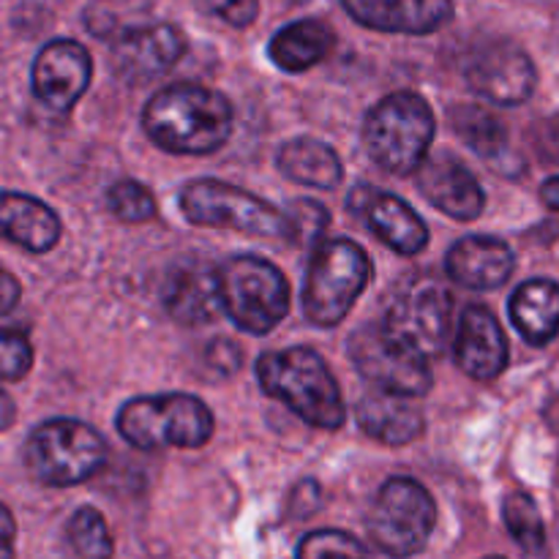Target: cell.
Instances as JSON below:
<instances>
[{
    "label": "cell",
    "mask_w": 559,
    "mask_h": 559,
    "mask_svg": "<svg viewBox=\"0 0 559 559\" xmlns=\"http://www.w3.org/2000/svg\"><path fill=\"white\" fill-rule=\"evenodd\" d=\"M164 309L180 325H205L222 314L216 267L200 260H186L169 271L164 282Z\"/></svg>",
    "instance_id": "obj_20"
},
{
    "label": "cell",
    "mask_w": 559,
    "mask_h": 559,
    "mask_svg": "<svg viewBox=\"0 0 559 559\" xmlns=\"http://www.w3.org/2000/svg\"><path fill=\"white\" fill-rule=\"evenodd\" d=\"M33 347L25 328L0 320V380L16 382L31 371Z\"/></svg>",
    "instance_id": "obj_32"
},
{
    "label": "cell",
    "mask_w": 559,
    "mask_h": 559,
    "mask_svg": "<svg viewBox=\"0 0 559 559\" xmlns=\"http://www.w3.org/2000/svg\"><path fill=\"white\" fill-rule=\"evenodd\" d=\"M14 538L16 524L9 508L0 502V559H14Z\"/></svg>",
    "instance_id": "obj_36"
},
{
    "label": "cell",
    "mask_w": 559,
    "mask_h": 559,
    "mask_svg": "<svg viewBox=\"0 0 559 559\" xmlns=\"http://www.w3.org/2000/svg\"><path fill=\"white\" fill-rule=\"evenodd\" d=\"M298 559H371L366 546L342 530L309 533L298 544Z\"/></svg>",
    "instance_id": "obj_30"
},
{
    "label": "cell",
    "mask_w": 559,
    "mask_h": 559,
    "mask_svg": "<svg viewBox=\"0 0 559 559\" xmlns=\"http://www.w3.org/2000/svg\"><path fill=\"white\" fill-rule=\"evenodd\" d=\"M107 453V442L93 426L71 418L47 420L25 442L31 475L55 489L85 484L104 467Z\"/></svg>",
    "instance_id": "obj_7"
},
{
    "label": "cell",
    "mask_w": 559,
    "mask_h": 559,
    "mask_svg": "<svg viewBox=\"0 0 559 559\" xmlns=\"http://www.w3.org/2000/svg\"><path fill=\"white\" fill-rule=\"evenodd\" d=\"M486 559H506V557H486Z\"/></svg>",
    "instance_id": "obj_38"
},
{
    "label": "cell",
    "mask_w": 559,
    "mask_h": 559,
    "mask_svg": "<svg viewBox=\"0 0 559 559\" xmlns=\"http://www.w3.org/2000/svg\"><path fill=\"white\" fill-rule=\"evenodd\" d=\"M451 123L464 145L473 147L478 156L495 162L508 153V129L491 109L480 104H459L451 109Z\"/></svg>",
    "instance_id": "obj_26"
},
{
    "label": "cell",
    "mask_w": 559,
    "mask_h": 559,
    "mask_svg": "<svg viewBox=\"0 0 559 559\" xmlns=\"http://www.w3.org/2000/svg\"><path fill=\"white\" fill-rule=\"evenodd\" d=\"M336 47V33L322 20H298L276 33L267 44V55L273 63L289 74H304V71L320 66Z\"/></svg>",
    "instance_id": "obj_23"
},
{
    "label": "cell",
    "mask_w": 559,
    "mask_h": 559,
    "mask_svg": "<svg viewBox=\"0 0 559 559\" xmlns=\"http://www.w3.org/2000/svg\"><path fill=\"white\" fill-rule=\"evenodd\" d=\"M453 360L467 377L491 382L508 366V338L500 320L486 306H467L459 320Z\"/></svg>",
    "instance_id": "obj_17"
},
{
    "label": "cell",
    "mask_w": 559,
    "mask_h": 559,
    "mask_svg": "<svg viewBox=\"0 0 559 559\" xmlns=\"http://www.w3.org/2000/svg\"><path fill=\"white\" fill-rule=\"evenodd\" d=\"M415 178H418L420 194L445 216L456 218V222H473L484 213L486 194L478 178L451 153L426 156Z\"/></svg>",
    "instance_id": "obj_16"
},
{
    "label": "cell",
    "mask_w": 559,
    "mask_h": 559,
    "mask_svg": "<svg viewBox=\"0 0 559 559\" xmlns=\"http://www.w3.org/2000/svg\"><path fill=\"white\" fill-rule=\"evenodd\" d=\"M347 207L382 243L402 257H415L429 246V227L402 197L360 183L347 194Z\"/></svg>",
    "instance_id": "obj_13"
},
{
    "label": "cell",
    "mask_w": 559,
    "mask_h": 559,
    "mask_svg": "<svg viewBox=\"0 0 559 559\" xmlns=\"http://www.w3.org/2000/svg\"><path fill=\"white\" fill-rule=\"evenodd\" d=\"M508 314L524 342L544 347L559 333V284L549 278H530L513 293Z\"/></svg>",
    "instance_id": "obj_24"
},
{
    "label": "cell",
    "mask_w": 559,
    "mask_h": 559,
    "mask_svg": "<svg viewBox=\"0 0 559 559\" xmlns=\"http://www.w3.org/2000/svg\"><path fill=\"white\" fill-rule=\"evenodd\" d=\"M200 5L233 27H249L260 11V0H200Z\"/></svg>",
    "instance_id": "obj_34"
},
{
    "label": "cell",
    "mask_w": 559,
    "mask_h": 559,
    "mask_svg": "<svg viewBox=\"0 0 559 559\" xmlns=\"http://www.w3.org/2000/svg\"><path fill=\"white\" fill-rule=\"evenodd\" d=\"M467 82L486 102L519 107L535 93L538 71L522 47L513 41H491L469 60Z\"/></svg>",
    "instance_id": "obj_12"
},
{
    "label": "cell",
    "mask_w": 559,
    "mask_h": 559,
    "mask_svg": "<svg viewBox=\"0 0 559 559\" xmlns=\"http://www.w3.org/2000/svg\"><path fill=\"white\" fill-rule=\"evenodd\" d=\"M287 216V240L293 246H306L311 240H320V235L328 227V211L314 200H295L284 211Z\"/></svg>",
    "instance_id": "obj_33"
},
{
    "label": "cell",
    "mask_w": 559,
    "mask_h": 559,
    "mask_svg": "<svg viewBox=\"0 0 559 559\" xmlns=\"http://www.w3.org/2000/svg\"><path fill=\"white\" fill-rule=\"evenodd\" d=\"M437 120L429 102L418 93L399 91L369 109L364 120V147L385 173L407 178L429 156Z\"/></svg>",
    "instance_id": "obj_3"
},
{
    "label": "cell",
    "mask_w": 559,
    "mask_h": 559,
    "mask_svg": "<svg viewBox=\"0 0 559 559\" xmlns=\"http://www.w3.org/2000/svg\"><path fill=\"white\" fill-rule=\"evenodd\" d=\"M451 322V293L435 278H418L393 298L382 328L418 355L431 358V355H440L448 344Z\"/></svg>",
    "instance_id": "obj_11"
},
{
    "label": "cell",
    "mask_w": 559,
    "mask_h": 559,
    "mask_svg": "<svg viewBox=\"0 0 559 559\" xmlns=\"http://www.w3.org/2000/svg\"><path fill=\"white\" fill-rule=\"evenodd\" d=\"M180 213L197 227L235 229L260 238H287V216L262 197L224 180L202 178L186 183L178 197Z\"/></svg>",
    "instance_id": "obj_8"
},
{
    "label": "cell",
    "mask_w": 559,
    "mask_h": 559,
    "mask_svg": "<svg viewBox=\"0 0 559 559\" xmlns=\"http://www.w3.org/2000/svg\"><path fill=\"white\" fill-rule=\"evenodd\" d=\"M516 267L511 246L491 235H469L456 240L445 257V271L462 287L475 293L500 289Z\"/></svg>",
    "instance_id": "obj_19"
},
{
    "label": "cell",
    "mask_w": 559,
    "mask_h": 559,
    "mask_svg": "<svg viewBox=\"0 0 559 559\" xmlns=\"http://www.w3.org/2000/svg\"><path fill=\"white\" fill-rule=\"evenodd\" d=\"M342 5L358 25L404 36L435 33L453 16V0H342Z\"/></svg>",
    "instance_id": "obj_18"
},
{
    "label": "cell",
    "mask_w": 559,
    "mask_h": 559,
    "mask_svg": "<svg viewBox=\"0 0 559 559\" xmlns=\"http://www.w3.org/2000/svg\"><path fill=\"white\" fill-rule=\"evenodd\" d=\"M276 167L293 183L311 189H336L342 183V158L331 145L311 136H298L278 147Z\"/></svg>",
    "instance_id": "obj_25"
},
{
    "label": "cell",
    "mask_w": 559,
    "mask_h": 559,
    "mask_svg": "<svg viewBox=\"0 0 559 559\" xmlns=\"http://www.w3.org/2000/svg\"><path fill=\"white\" fill-rule=\"evenodd\" d=\"M186 52V36L175 25H140L112 41V63L126 82L156 80Z\"/></svg>",
    "instance_id": "obj_15"
},
{
    "label": "cell",
    "mask_w": 559,
    "mask_h": 559,
    "mask_svg": "<svg viewBox=\"0 0 559 559\" xmlns=\"http://www.w3.org/2000/svg\"><path fill=\"white\" fill-rule=\"evenodd\" d=\"M369 254L355 240H322L311 254L304 282V314L317 328H336L371 282Z\"/></svg>",
    "instance_id": "obj_5"
},
{
    "label": "cell",
    "mask_w": 559,
    "mask_h": 559,
    "mask_svg": "<svg viewBox=\"0 0 559 559\" xmlns=\"http://www.w3.org/2000/svg\"><path fill=\"white\" fill-rule=\"evenodd\" d=\"M222 309L251 336H265L289 311V282L273 262L235 254L216 267Z\"/></svg>",
    "instance_id": "obj_6"
},
{
    "label": "cell",
    "mask_w": 559,
    "mask_h": 559,
    "mask_svg": "<svg viewBox=\"0 0 559 559\" xmlns=\"http://www.w3.org/2000/svg\"><path fill=\"white\" fill-rule=\"evenodd\" d=\"M540 200H544L551 211H559V178H549L540 186Z\"/></svg>",
    "instance_id": "obj_37"
},
{
    "label": "cell",
    "mask_w": 559,
    "mask_h": 559,
    "mask_svg": "<svg viewBox=\"0 0 559 559\" xmlns=\"http://www.w3.org/2000/svg\"><path fill=\"white\" fill-rule=\"evenodd\" d=\"M66 535L80 559H112V535L96 508H80L69 519Z\"/></svg>",
    "instance_id": "obj_29"
},
{
    "label": "cell",
    "mask_w": 559,
    "mask_h": 559,
    "mask_svg": "<svg viewBox=\"0 0 559 559\" xmlns=\"http://www.w3.org/2000/svg\"><path fill=\"white\" fill-rule=\"evenodd\" d=\"M257 380L267 396L314 429L338 431L347 424V404L336 377L314 349L289 347L265 353L257 360Z\"/></svg>",
    "instance_id": "obj_2"
},
{
    "label": "cell",
    "mask_w": 559,
    "mask_h": 559,
    "mask_svg": "<svg viewBox=\"0 0 559 559\" xmlns=\"http://www.w3.org/2000/svg\"><path fill=\"white\" fill-rule=\"evenodd\" d=\"M115 424L120 437L140 451L202 448L216 429L207 404L189 393L131 399L120 407Z\"/></svg>",
    "instance_id": "obj_4"
},
{
    "label": "cell",
    "mask_w": 559,
    "mask_h": 559,
    "mask_svg": "<svg viewBox=\"0 0 559 559\" xmlns=\"http://www.w3.org/2000/svg\"><path fill=\"white\" fill-rule=\"evenodd\" d=\"M235 112L227 96L194 82H178L153 93L142 112L145 134L162 151L178 156L216 153L233 134Z\"/></svg>",
    "instance_id": "obj_1"
},
{
    "label": "cell",
    "mask_w": 559,
    "mask_h": 559,
    "mask_svg": "<svg viewBox=\"0 0 559 559\" xmlns=\"http://www.w3.org/2000/svg\"><path fill=\"white\" fill-rule=\"evenodd\" d=\"M349 358L358 374L377 391L399 396H426L435 385L424 355L409 349L382 325H364L349 336Z\"/></svg>",
    "instance_id": "obj_10"
},
{
    "label": "cell",
    "mask_w": 559,
    "mask_h": 559,
    "mask_svg": "<svg viewBox=\"0 0 559 559\" xmlns=\"http://www.w3.org/2000/svg\"><path fill=\"white\" fill-rule=\"evenodd\" d=\"M60 218L41 200L16 191H0V235L31 254H47L58 246Z\"/></svg>",
    "instance_id": "obj_22"
},
{
    "label": "cell",
    "mask_w": 559,
    "mask_h": 559,
    "mask_svg": "<svg viewBox=\"0 0 559 559\" xmlns=\"http://www.w3.org/2000/svg\"><path fill=\"white\" fill-rule=\"evenodd\" d=\"M20 295H22L20 282H16V278L11 276L3 265H0V317H5L9 311L16 309V304H20Z\"/></svg>",
    "instance_id": "obj_35"
},
{
    "label": "cell",
    "mask_w": 559,
    "mask_h": 559,
    "mask_svg": "<svg viewBox=\"0 0 559 559\" xmlns=\"http://www.w3.org/2000/svg\"><path fill=\"white\" fill-rule=\"evenodd\" d=\"M502 519H506L508 533L524 551L540 555L546 549V527L533 497L524 495V491L508 495L502 502Z\"/></svg>",
    "instance_id": "obj_28"
},
{
    "label": "cell",
    "mask_w": 559,
    "mask_h": 559,
    "mask_svg": "<svg viewBox=\"0 0 559 559\" xmlns=\"http://www.w3.org/2000/svg\"><path fill=\"white\" fill-rule=\"evenodd\" d=\"M147 5L140 0H93L87 9V31L98 38L118 41L123 33L145 25Z\"/></svg>",
    "instance_id": "obj_27"
},
{
    "label": "cell",
    "mask_w": 559,
    "mask_h": 559,
    "mask_svg": "<svg viewBox=\"0 0 559 559\" xmlns=\"http://www.w3.org/2000/svg\"><path fill=\"white\" fill-rule=\"evenodd\" d=\"M355 418L364 435L382 445H409L420 440L426 431L424 409L413 402V396H399L388 391H371L355 407Z\"/></svg>",
    "instance_id": "obj_21"
},
{
    "label": "cell",
    "mask_w": 559,
    "mask_h": 559,
    "mask_svg": "<svg viewBox=\"0 0 559 559\" xmlns=\"http://www.w3.org/2000/svg\"><path fill=\"white\" fill-rule=\"evenodd\" d=\"M93 76V63L87 49L71 38H55L44 44L33 60V93L44 107L55 112H69Z\"/></svg>",
    "instance_id": "obj_14"
},
{
    "label": "cell",
    "mask_w": 559,
    "mask_h": 559,
    "mask_svg": "<svg viewBox=\"0 0 559 559\" xmlns=\"http://www.w3.org/2000/svg\"><path fill=\"white\" fill-rule=\"evenodd\" d=\"M107 205L120 222L129 224H140L156 216V200H153L151 191L142 183H136V180H118L115 186H109Z\"/></svg>",
    "instance_id": "obj_31"
},
{
    "label": "cell",
    "mask_w": 559,
    "mask_h": 559,
    "mask_svg": "<svg viewBox=\"0 0 559 559\" xmlns=\"http://www.w3.org/2000/svg\"><path fill=\"white\" fill-rule=\"evenodd\" d=\"M437 506L426 486L413 478H391L369 513V538L382 555L407 559L429 546Z\"/></svg>",
    "instance_id": "obj_9"
}]
</instances>
